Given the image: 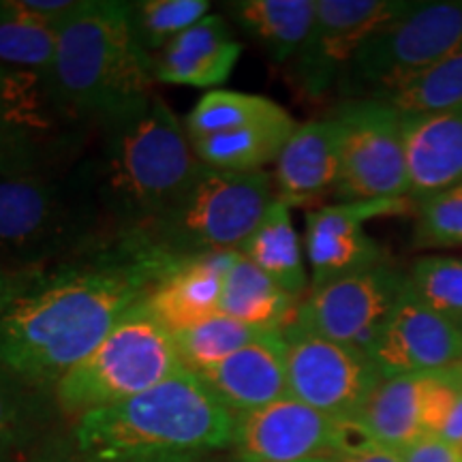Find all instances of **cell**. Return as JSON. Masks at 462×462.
<instances>
[{
  "mask_svg": "<svg viewBox=\"0 0 462 462\" xmlns=\"http://www.w3.org/2000/svg\"><path fill=\"white\" fill-rule=\"evenodd\" d=\"M173 265L125 236L54 263L0 319V366L34 388L56 385L146 302Z\"/></svg>",
  "mask_w": 462,
  "mask_h": 462,
  "instance_id": "6da1fadb",
  "label": "cell"
},
{
  "mask_svg": "<svg viewBox=\"0 0 462 462\" xmlns=\"http://www.w3.org/2000/svg\"><path fill=\"white\" fill-rule=\"evenodd\" d=\"M101 133L82 184L109 236L135 234L163 217L204 167L184 123L159 97L101 125Z\"/></svg>",
  "mask_w": 462,
  "mask_h": 462,
  "instance_id": "7a4b0ae2",
  "label": "cell"
},
{
  "mask_svg": "<svg viewBox=\"0 0 462 462\" xmlns=\"http://www.w3.org/2000/svg\"><path fill=\"white\" fill-rule=\"evenodd\" d=\"M48 84L69 118L99 126L152 99L154 56L133 34L129 3L79 0L58 28Z\"/></svg>",
  "mask_w": 462,
  "mask_h": 462,
  "instance_id": "3957f363",
  "label": "cell"
},
{
  "mask_svg": "<svg viewBox=\"0 0 462 462\" xmlns=\"http://www.w3.org/2000/svg\"><path fill=\"white\" fill-rule=\"evenodd\" d=\"M234 413L190 371L79 418L75 443L86 462L198 456L231 446Z\"/></svg>",
  "mask_w": 462,
  "mask_h": 462,
  "instance_id": "277c9868",
  "label": "cell"
},
{
  "mask_svg": "<svg viewBox=\"0 0 462 462\" xmlns=\"http://www.w3.org/2000/svg\"><path fill=\"white\" fill-rule=\"evenodd\" d=\"M274 199V180L265 170L234 173L201 167L163 217L125 238L167 263L238 253Z\"/></svg>",
  "mask_w": 462,
  "mask_h": 462,
  "instance_id": "5b68a950",
  "label": "cell"
},
{
  "mask_svg": "<svg viewBox=\"0 0 462 462\" xmlns=\"http://www.w3.org/2000/svg\"><path fill=\"white\" fill-rule=\"evenodd\" d=\"M106 238L82 180L0 178V268H48Z\"/></svg>",
  "mask_w": 462,
  "mask_h": 462,
  "instance_id": "8992f818",
  "label": "cell"
},
{
  "mask_svg": "<svg viewBox=\"0 0 462 462\" xmlns=\"http://www.w3.org/2000/svg\"><path fill=\"white\" fill-rule=\"evenodd\" d=\"M180 371L184 366L170 330L143 302L58 381L54 394L62 411L82 418L142 394Z\"/></svg>",
  "mask_w": 462,
  "mask_h": 462,
  "instance_id": "52a82bcc",
  "label": "cell"
},
{
  "mask_svg": "<svg viewBox=\"0 0 462 462\" xmlns=\"http://www.w3.org/2000/svg\"><path fill=\"white\" fill-rule=\"evenodd\" d=\"M462 51V0L411 3L362 45L338 88L351 99H388Z\"/></svg>",
  "mask_w": 462,
  "mask_h": 462,
  "instance_id": "ba28073f",
  "label": "cell"
},
{
  "mask_svg": "<svg viewBox=\"0 0 462 462\" xmlns=\"http://www.w3.org/2000/svg\"><path fill=\"white\" fill-rule=\"evenodd\" d=\"M184 129L201 165L248 173L276 163L298 123L268 97L217 88L195 103Z\"/></svg>",
  "mask_w": 462,
  "mask_h": 462,
  "instance_id": "9c48e42d",
  "label": "cell"
},
{
  "mask_svg": "<svg viewBox=\"0 0 462 462\" xmlns=\"http://www.w3.org/2000/svg\"><path fill=\"white\" fill-rule=\"evenodd\" d=\"M340 129L343 201L407 199L411 195L402 112L381 99H351L332 109Z\"/></svg>",
  "mask_w": 462,
  "mask_h": 462,
  "instance_id": "30bf717a",
  "label": "cell"
},
{
  "mask_svg": "<svg viewBox=\"0 0 462 462\" xmlns=\"http://www.w3.org/2000/svg\"><path fill=\"white\" fill-rule=\"evenodd\" d=\"M67 123L48 78L0 65V178L45 176L71 142Z\"/></svg>",
  "mask_w": 462,
  "mask_h": 462,
  "instance_id": "8fae6325",
  "label": "cell"
},
{
  "mask_svg": "<svg viewBox=\"0 0 462 462\" xmlns=\"http://www.w3.org/2000/svg\"><path fill=\"white\" fill-rule=\"evenodd\" d=\"M282 334L287 343L289 396L340 424H354L383 379L371 357L354 346L293 326Z\"/></svg>",
  "mask_w": 462,
  "mask_h": 462,
  "instance_id": "7c38bea8",
  "label": "cell"
},
{
  "mask_svg": "<svg viewBox=\"0 0 462 462\" xmlns=\"http://www.w3.org/2000/svg\"><path fill=\"white\" fill-rule=\"evenodd\" d=\"M404 291L407 274L390 263L374 265L310 289L291 326L366 354Z\"/></svg>",
  "mask_w": 462,
  "mask_h": 462,
  "instance_id": "4fadbf2b",
  "label": "cell"
},
{
  "mask_svg": "<svg viewBox=\"0 0 462 462\" xmlns=\"http://www.w3.org/2000/svg\"><path fill=\"white\" fill-rule=\"evenodd\" d=\"M409 7L404 0H317L309 37L291 60V82L306 99L326 97L362 45Z\"/></svg>",
  "mask_w": 462,
  "mask_h": 462,
  "instance_id": "5bb4252c",
  "label": "cell"
},
{
  "mask_svg": "<svg viewBox=\"0 0 462 462\" xmlns=\"http://www.w3.org/2000/svg\"><path fill=\"white\" fill-rule=\"evenodd\" d=\"M349 426L287 396L255 411L234 415L231 446L240 462L337 458L345 448Z\"/></svg>",
  "mask_w": 462,
  "mask_h": 462,
  "instance_id": "9a60e30c",
  "label": "cell"
},
{
  "mask_svg": "<svg viewBox=\"0 0 462 462\" xmlns=\"http://www.w3.org/2000/svg\"><path fill=\"white\" fill-rule=\"evenodd\" d=\"M407 210V199L338 201L310 210L304 231V253L313 281L310 289L385 263L383 248L368 236L366 223Z\"/></svg>",
  "mask_w": 462,
  "mask_h": 462,
  "instance_id": "2e32d148",
  "label": "cell"
},
{
  "mask_svg": "<svg viewBox=\"0 0 462 462\" xmlns=\"http://www.w3.org/2000/svg\"><path fill=\"white\" fill-rule=\"evenodd\" d=\"M366 356L383 379L446 371L462 362V323L430 310L407 285Z\"/></svg>",
  "mask_w": 462,
  "mask_h": 462,
  "instance_id": "e0dca14e",
  "label": "cell"
},
{
  "mask_svg": "<svg viewBox=\"0 0 462 462\" xmlns=\"http://www.w3.org/2000/svg\"><path fill=\"white\" fill-rule=\"evenodd\" d=\"M198 377L234 415L287 398L285 334L265 332Z\"/></svg>",
  "mask_w": 462,
  "mask_h": 462,
  "instance_id": "ac0fdd59",
  "label": "cell"
},
{
  "mask_svg": "<svg viewBox=\"0 0 462 462\" xmlns=\"http://www.w3.org/2000/svg\"><path fill=\"white\" fill-rule=\"evenodd\" d=\"M276 199L306 206L337 193L340 180V129L328 118L298 125L274 163Z\"/></svg>",
  "mask_w": 462,
  "mask_h": 462,
  "instance_id": "d6986e66",
  "label": "cell"
},
{
  "mask_svg": "<svg viewBox=\"0 0 462 462\" xmlns=\"http://www.w3.org/2000/svg\"><path fill=\"white\" fill-rule=\"evenodd\" d=\"M242 54L221 15H206L154 56V82L212 88L227 82Z\"/></svg>",
  "mask_w": 462,
  "mask_h": 462,
  "instance_id": "ffe728a7",
  "label": "cell"
},
{
  "mask_svg": "<svg viewBox=\"0 0 462 462\" xmlns=\"http://www.w3.org/2000/svg\"><path fill=\"white\" fill-rule=\"evenodd\" d=\"M411 198L424 199L462 182V106L402 114Z\"/></svg>",
  "mask_w": 462,
  "mask_h": 462,
  "instance_id": "44dd1931",
  "label": "cell"
},
{
  "mask_svg": "<svg viewBox=\"0 0 462 462\" xmlns=\"http://www.w3.org/2000/svg\"><path fill=\"white\" fill-rule=\"evenodd\" d=\"M231 257L234 253H221L173 265L148 296L146 309L170 332L217 315Z\"/></svg>",
  "mask_w": 462,
  "mask_h": 462,
  "instance_id": "7402d4cb",
  "label": "cell"
},
{
  "mask_svg": "<svg viewBox=\"0 0 462 462\" xmlns=\"http://www.w3.org/2000/svg\"><path fill=\"white\" fill-rule=\"evenodd\" d=\"M300 300L289 296L242 253H234L223 281L218 313L259 332H285L296 319Z\"/></svg>",
  "mask_w": 462,
  "mask_h": 462,
  "instance_id": "603a6c76",
  "label": "cell"
},
{
  "mask_svg": "<svg viewBox=\"0 0 462 462\" xmlns=\"http://www.w3.org/2000/svg\"><path fill=\"white\" fill-rule=\"evenodd\" d=\"M421 385L424 374L381 379L354 421L356 429L379 446L404 452L426 437Z\"/></svg>",
  "mask_w": 462,
  "mask_h": 462,
  "instance_id": "cb8c5ba5",
  "label": "cell"
},
{
  "mask_svg": "<svg viewBox=\"0 0 462 462\" xmlns=\"http://www.w3.org/2000/svg\"><path fill=\"white\" fill-rule=\"evenodd\" d=\"M317 0H240L229 14L274 62H291L309 37Z\"/></svg>",
  "mask_w": 462,
  "mask_h": 462,
  "instance_id": "d4e9b609",
  "label": "cell"
},
{
  "mask_svg": "<svg viewBox=\"0 0 462 462\" xmlns=\"http://www.w3.org/2000/svg\"><path fill=\"white\" fill-rule=\"evenodd\" d=\"M248 262L273 279L289 296L302 298L309 279H306L304 245L300 240L291 218V206L274 199L262 223L253 231L251 238L240 248Z\"/></svg>",
  "mask_w": 462,
  "mask_h": 462,
  "instance_id": "484cf974",
  "label": "cell"
},
{
  "mask_svg": "<svg viewBox=\"0 0 462 462\" xmlns=\"http://www.w3.org/2000/svg\"><path fill=\"white\" fill-rule=\"evenodd\" d=\"M170 334L184 371L201 374L265 332H259L227 315L217 313Z\"/></svg>",
  "mask_w": 462,
  "mask_h": 462,
  "instance_id": "4316f807",
  "label": "cell"
},
{
  "mask_svg": "<svg viewBox=\"0 0 462 462\" xmlns=\"http://www.w3.org/2000/svg\"><path fill=\"white\" fill-rule=\"evenodd\" d=\"M208 0H140L129 3L131 28L137 43L157 56L178 34L210 15Z\"/></svg>",
  "mask_w": 462,
  "mask_h": 462,
  "instance_id": "83f0119b",
  "label": "cell"
},
{
  "mask_svg": "<svg viewBox=\"0 0 462 462\" xmlns=\"http://www.w3.org/2000/svg\"><path fill=\"white\" fill-rule=\"evenodd\" d=\"M58 31L34 24L0 0V65L24 69L48 78L54 65Z\"/></svg>",
  "mask_w": 462,
  "mask_h": 462,
  "instance_id": "f1b7e54d",
  "label": "cell"
},
{
  "mask_svg": "<svg viewBox=\"0 0 462 462\" xmlns=\"http://www.w3.org/2000/svg\"><path fill=\"white\" fill-rule=\"evenodd\" d=\"M381 101H388L402 114H437L462 106V51Z\"/></svg>",
  "mask_w": 462,
  "mask_h": 462,
  "instance_id": "f546056e",
  "label": "cell"
},
{
  "mask_svg": "<svg viewBox=\"0 0 462 462\" xmlns=\"http://www.w3.org/2000/svg\"><path fill=\"white\" fill-rule=\"evenodd\" d=\"M407 285L430 310L462 323V257H420L407 274Z\"/></svg>",
  "mask_w": 462,
  "mask_h": 462,
  "instance_id": "4dcf8cb0",
  "label": "cell"
},
{
  "mask_svg": "<svg viewBox=\"0 0 462 462\" xmlns=\"http://www.w3.org/2000/svg\"><path fill=\"white\" fill-rule=\"evenodd\" d=\"M415 215V245L462 246V182L420 199Z\"/></svg>",
  "mask_w": 462,
  "mask_h": 462,
  "instance_id": "1f68e13d",
  "label": "cell"
},
{
  "mask_svg": "<svg viewBox=\"0 0 462 462\" xmlns=\"http://www.w3.org/2000/svg\"><path fill=\"white\" fill-rule=\"evenodd\" d=\"M34 385L0 366V452L26 435L32 420Z\"/></svg>",
  "mask_w": 462,
  "mask_h": 462,
  "instance_id": "d6a6232c",
  "label": "cell"
},
{
  "mask_svg": "<svg viewBox=\"0 0 462 462\" xmlns=\"http://www.w3.org/2000/svg\"><path fill=\"white\" fill-rule=\"evenodd\" d=\"M50 268H0V319L45 279Z\"/></svg>",
  "mask_w": 462,
  "mask_h": 462,
  "instance_id": "836d02e7",
  "label": "cell"
},
{
  "mask_svg": "<svg viewBox=\"0 0 462 462\" xmlns=\"http://www.w3.org/2000/svg\"><path fill=\"white\" fill-rule=\"evenodd\" d=\"M337 462H404L402 454L390 449L364 437L356 424H351L349 435H346L345 448L337 454Z\"/></svg>",
  "mask_w": 462,
  "mask_h": 462,
  "instance_id": "e575fe53",
  "label": "cell"
},
{
  "mask_svg": "<svg viewBox=\"0 0 462 462\" xmlns=\"http://www.w3.org/2000/svg\"><path fill=\"white\" fill-rule=\"evenodd\" d=\"M401 454L404 462H462L460 449L437 435L421 437Z\"/></svg>",
  "mask_w": 462,
  "mask_h": 462,
  "instance_id": "d590c367",
  "label": "cell"
},
{
  "mask_svg": "<svg viewBox=\"0 0 462 462\" xmlns=\"http://www.w3.org/2000/svg\"><path fill=\"white\" fill-rule=\"evenodd\" d=\"M441 439H446V441L454 443L456 448L462 446V394L458 396V401L454 404V411L449 415V420L446 421V426H443Z\"/></svg>",
  "mask_w": 462,
  "mask_h": 462,
  "instance_id": "8d00e7d4",
  "label": "cell"
},
{
  "mask_svg": "<svg viewBox=\"0 0 462 462\" xmlns=\"http://www.w3.org/2000/svg\"><path fill=\"white\" fill-rule=\"evenodd\" d=\"M126 462H198V456H154V458H137Z\"/></svg>",
  "mask_w": 462,
  "mask_h": 462,
  "instance_id": "74e56055",
  "label": "cell"
},
{
  "mask_svg": "<svg viewBox=\"0 0 462 462\" xmlns=\"http://www.w3.org/2000/svg\"><path fill=\"white\" fill-rule=\"evenodd\" d=\"M37 462H86V460L82 458V454H79V458H73V456H62V454H50Z\"/></svg>",
  "mask_w": 462,
  "mask_h": 462,
  "instance_id": "f35d334b",
  "label": "cell"
},
{
  "mask_svg": "<svg viewBox=\"0 0 462 462\" xmlns=\"http://www.w3.org/2000/svg\"><path fill=\"white\" fill-rule=\"evenodd\" d=\"M302 462H337L334 458H310V460H302Z\"/></svg>",
  "mask_w": 462,
  "mask_h": 462,
  "instance_id": "ab89813d",
  "label": "cell"
},
{
  "mask_svg": "<svg viewBox=\"0 0 462 462\" xmlns=\"http://www.w3.org/2000/svg\"><path fill=\"white\" fill-rule=\"evenodd\" d=\"M458 449H460V452H462V446H458Z\"/></svg>",
  "mask_w": 462,
  "mask_h": 462,
  "instance_id": "60d3db41",
  "label": "cell"
}]
</instances>
